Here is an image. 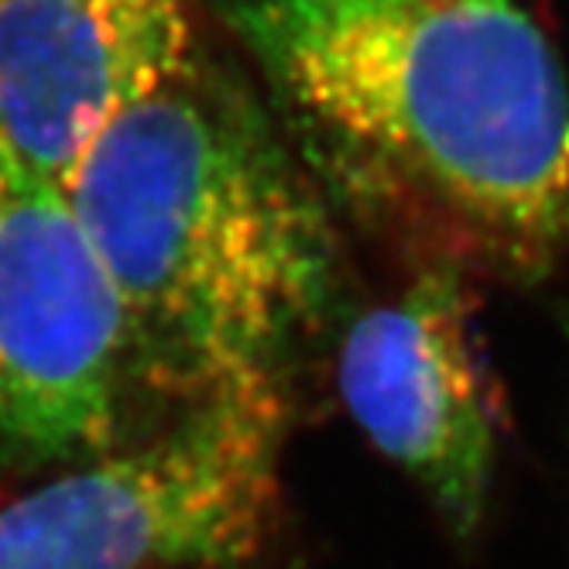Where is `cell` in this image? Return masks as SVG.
Masks as SVG:
<instances>
[{
	"label": "cell",
	"mask_w": 569,
	"mask_h": 569,
	"mask_svg": "<svg viewBox=\"0 0 569 569\" xmlns=\"http://www.w3.org/2000/svg\"><path fill=\"white\" fill-rule=\"evenodd\" d=\"M343 176L483 261L569 243V83L518 0H217Z\"/></svg>",
	"instance_id": "cell-1"
},
{
	"label": "cell",
	"mask_w": 569,
	"mask_h": 569,
	"mask_svg": "<svg viewBox=\"0 0 569 569\" xmlns=\"http://www.w3.org/2000/svg\"><path fill=\"white\" fill-rule=\"evenodd\" d=\"M144 385L182 405L281 385L333 289V233L264 113L192 56L97 134L62 186Z\"/></svg>",
	"instance_id": "cell-2"
},
{
	"label": "cell",
	"mask_w": 569,
	"mask_h": 569,
	"mask_svg": "<svg viewBox=\"0 0 569 569\" xmlns=\"http://www.w3.org/2000/svg\"><path fill=\"white\" fill-rule=\"evenodd\" d=\"M281 385L223 391L0 505V569L233 566L278 501Z\"/></svg>",
	"instance_id": "cell-3"
},
{
	"label": "cell",
	"mask_w": 569,
	"mask_h": 569,
	"mask_svg": "<svg viewBox=\"0 0 569 569\" xmlns=\"http://www.w3.org/2000/svg\"><path fill=\"white\" fill-rule=\"evenodd\" d=\"M141 388L128 316L66 192L0 154V470L113 450Z\"/></svg>",
	"instance_id": "cell-4"
},
{
	"label": "cell",
	"mask_w": 569,
	"mask_h": 569,
	"mask_svg": "<svg viewBox=\"0 0 569 569\" xmlns=\"http://www.w3.org/2000/svg\"><path fill=\"white\" fill-rule=\"evenodd\" d=\"M337 381L363 436L422 487L453 536H473L501 436L457 268H429L395 302L353 319Z\"/></svg>",
	"instance_id": "cell-5"
},
{
	"label": "cell",
	"mask_w": 569,
	"mask_h": 569,
	"mask_svg": "<svg viewBox=\"0 0 569 569\" xmlns=\"http://www.w3.org/2000/svg\"><path fill=\"white\" fill-rule=\"evenodd\" d=\"M196 56L189 0H0V154L52 186Z\"/></svg>",
	"instance_id": "cell-6"
}]
</instances>
